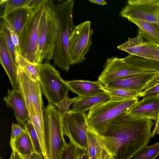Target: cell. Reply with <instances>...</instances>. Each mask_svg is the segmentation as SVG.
Segmentation results:
<instances>
[{
  "label": "cell",
  "instance_id": "obj_23",
  "mask_svg": "<svg viewBox=\"0 0 159 159\" xmlns=\"http://www.w3.org/2000/svg\"><path fill=\"white\" fill-rule=\"evenodd\" d=\"M87 152L90 159H102L105 152L100 146L93 132L89 128L87 134Z\"/></svg>",
  "mask_w": 159,
  "mask_h": 159
},
{
  "label": "cell",
  "instance_id": "obj_15",
  "mask_svg": "<svg viewBox=\"0 0 159 159\" xmlns=\"http://www.w3.org/2000/svg\"><path fill=\"white\" fill-rule=\"evenodd\" d=\"M0 62L6 72L13 90H20L18 76L19 65L13 59L3 34L0 33Z\"/></svg>",
  "mask_w": 159,
  "mask_h": 159
},
{
  "label": "cell",
  "instance_id": "obj_27",
  "mask_svg": "<svg viewBox=\"0 0 159 159\" xmlns=\"http://www.w3.org/2000/svg\"><path fill=\"white\" fill-rule=\"evenodd\" d=\"M0 22V33L3 35L7 47L14 61L18 64V55L11 40L9 31L5 25L4 20L1 19Z\"/></svg>",
  "mask_w": 159,
  "mask_h": 159
},
{
  "label": "cell",
  "instance_id": "obj_4",
  "mask_svg": "<svg viewBox=\"0 0 159 159\" xmlns=\"http://www.w3.org/2000/svg\"><path fill=\"white\" fill-rule=\"evenodd\" d=\"M44 130L47 159H59L67 144L64 137L62 120L54 105L43 110Z\"/></svg>",
  "mask_w": 159,
  "mask_h": 159
},
{
  "label": "cell",
  "instance_id": "obj_9",
  "mask_svg": "<svg viewBox=\"0 0 159 159\" xmlns=\"http://www.w3.org/2000/svg\"><path fill=\"white\" fill-rule=\"evenodd\" d=\"M86 111L77 112L69 109L62 120L64 135L70 141L83 151L87 149V134L89 128L87 122Z\"/></svg>",
  "mask_w": 159,
  "mask_h": 159
},
{
  "label": "cell",
  "instance_id": "obj_3",
  "mask_svg": "<svg viewBox=\"0 0 159 159\" xmlns=\"http://www.w3.org/2000/svg\"><path fill=\"white\" fill-rule=\"evenodd\" d=\"M20 90L27 108L29 120L37 133L43 151L44 159H47L44 130V116L42 90L39 80L31 78L19 66Z\"/></svg>",
  "mask_w": 159,
  "mask_h": 159
},
{
  "label": "cell",
  "instance_id": "obj_17",
  "mask_svg": "<svg viewBox=\"0 0 159 159\" xmlns=\"http://www.w3.org/2000/svg\"><path fill=\"white\" fill-rule=\"evenodd\" d=\"M3 100L7 106L13 110L18 124L24 125L29 120V113L24 97L20 91H7V95Z\"/></svg>",
  "mask_w": 159,
  "mask_h": 159
},
{
  "label": "cell",
  "instance_id": "obj_41",
  "mask_svg": "<svg viewBox=\"0 0 159 159\" xmlns=\"http://www.w3.org/2000/svg\"><path fill=\"white\" fill-rule=\"evenodd\" d=\"M102 159H116L114 157L108 154L106 151L103 155Z\"/></svg>",
  "mask_w": 159,
  "mask_h": 159
},
{
  "label": "cell",
  "instance_id": "obj_25",
  "mask_svg": "<svg viewBox=\"0 0 159 159\" xmlns=\"http://www.w3.org/2000/svg\"><path fill=\"white\" fill-rule=\"evenodd\" d=\"M19 66L31 78L39 80L42 65L34 64L27 61L20 54L18 55Z\"/></svg>",
  "mask_w": 159,
  "mask_h": 159
},
{
  "label": "cell",
  "instance_id": "obj_19",
  "mask_svg": "<svg viewBox=\"0 0 159 159\" xmlns=\"http://www.w3.org/2000/svg\"><path fill=\"white\" fill-rule=\"evenodd\" d=\"M10 143L12 150L10 159H23L25 156L35 152L29 135L25 129L17 138L11 139Z\"/></svg>",
  "mask_w": 159,
  "mask_h": 159
},
{
  "label": "cell",
  "instance_id": "obj_36",
  "mask_svg": "<svg viewBox=\"0 0 159 159\" xmlns=\"http://www.w3.org/2000/svg\"><path fill=\"white\" fill-rule=\"evenodd\" d=\"M23 159H44L42 154L34 152L24 157Z\"/></svg>",
  "mask_w": 159,
  "mask_h": 159
},
{
  "label": "cell",
  "instance_id": "obj_8",
  "mask_svg": "<svg viewBox=\"0 0 159 159\" xmlns=\"http://www.w3.org/2000/svg\"><path fill=\"white\" fill-rule=\"evenodd\" d=\"M42 93L48 104L53 105L68 95L69 88L59 71L49 62L42 65L39 78Z\"/></svg>",
  "mask_w": 159,
  "mask_h": 159
},
{
  "label": "cell",
  "instance_id": "obj_28",
  "mask_svg": "<svg viewBox=\"0 0 159 159\" xmlns=\"http://www.w3.org/2000/svg\"><path fill=\"white\" fill-rule=\"evenodd\" d=\"M24 127L29 135L35 152L43 154V151L38 136L33 125L29 120L25 124Z\"/></svg>",
  "mask_w": 159,
  "mask_h": 159
},
{
  "label": "cell",
  "instance_id": "obj_21",
  "mask_svg": "<svg viewBox=\"0 0 159 159\" xmlns=\"http://www.w3.org/2000/svg\"><path fill=\"white\" fill-rule=\"evenodd\" d=\"M139 28V34L146 39L151 43L159 46V25L151 22L139 20H129Z\"/></svg>",
  "mask_w": 159,
  "mask_h": 159
},
{
  "label": "cell",
  "instance_id": "obj_33",
  "mask_svg": "<svg viewBox=\"0 0 159 159\" xmlns=\"http://www.w3.org/2000/svg\"><path fill=\"white\" fill-rule=\"evenodd\" d=\"M159 93V83L145 91L142 92L139 97H142V99L156 95Z\"/></svg>",
  "mask_w": 159,
  "mask_h": 159
},
{
  "label": "cell",
  "instance_id": "obj_11",
  "mask_svg": "<svg viewBox=\"0 0 159 159\" xmlns=\"http://www.w3.org/2000/svg\"><path fill=\"white\" fill-rule=\"evenodd\" d=\"M157 72L133 65L125 57H113L106 60L104 69L98 77V80L104 85L109 82L127 76Z\"/></svg>",
  "mask_w": 159,
  "mask_h": 159
},
{
  "label": "cell",
  "instance_id": "obj_34",
  "mask_svg": "<svg viewBox=\"0 0 159 159\" xmlns=\"http://www.w3.org/2000/svg\"><path fill=\"white\" fill-rule=\"evenodd\" d=\"M25 129L19 124L13 123L12 124L11 139H14L19 137Z\"/></svg>",
  "mask_w": 159,
  "mask_h": 159
},
{
  "label": "cell",
  "instance_id": "obj_7",
  "mask_svg": "<svg viewBox=\"0 0 159 159\" xmlns=\"http://www.w3.org/2000/svg\"><path fill=\"white\" fill-rule=\"evenodd\" d=\"M46 1L34 9L33 15L20 34L19 54L29 61L39 63L38 49V26Z\"/></svg>",
  "mask_w": 159,
  "mask_h": 159
},
{
  "label": "cell",
  "instance_id": "obj_31",
  "mask_svg": "<svg viewBox=\"0 0 159 159\" xmlns=\"http://www.w3.org/2000/svg\"><path fill=\"white\" fill-rule=\"evenodd\" d=\"M80 98V97L78 96L70 98L67 95L62 101L55 104L57 111L60 116L62 121L65 114L68 110L70 105Z\"/></svg>",
  "mask_w": 159,
  "mask_h": 159
},
{
  "label": "cell",
  "instance_id": "obj_5",
  "mask_svg": "<svg viewBox=\"0 0 159 159\" xmlns=\"http://www.w3.org/2000/svg\"><path fill=\"white\" fill-rule=\"evenodd\" d=\"M138 101V98L121 101L110 99L93 107L87 115L89 129L95 133L101 132L113 119L128 111Z\"/></svg>",
  "mask_w": 159,
  "mask_h": 159
},
{
  "label": "cell",
  "instance_id": "obj_24",
  "mask_svg": "<svg viewBox=\"0 0 159 159\" xmlns=\"http://www.w3.org/2000/svg\"><path fill=\"white\" fill-rule=\"evenodd\" d=\"M102 89L108 94L110 99L116 100H124L139 97L138 93L124 89L111 88L103 85Z\"/></svg>",
  "mask_w": 159,
  "mask_h": 159
},
{
  "label": "cell",
  "instance_id": "obj_12",
  "mask_svg": "<svg viewBox=\"0 0 159 159\" xmlns=\"http://www.w3.org/2000/svg\"><path fill=\"white\" fill-rule=\"evenodd\" d=\"M120 16L129 21L139 20L159 22V0H129Z\"/></svg>",
  "mask_w": 159,
  "mask_h": 159
},
{
  "label": "cell",
  "instance_id": "obj_18",
  "mask_svg": "<svg viewBox=\"0 0 159 159\" xmlns=\"http://www.w3.org/2000/svg\"><path fill=\"white\" fill-rule=\"evenodd\" d=\"M66 82L70 90L79 96L89 97L106 93L102 89L103 85L98 80H77Z\"/></svg>",
  "mask_w": 159,
  "mask_h": 159
},
{
  "label": "cell",
  "instance_id": "obj_29",
  "mask_svg": "<svg viewBox=\"0 0 159 159\" xmlns=\"http://www.w3.org/2000/svg\"><path fill=\"white\" fill-rule=\"evenodd\" d=\"M83 152L70 141L62 151L59 159H77L79 155Z\"/></svg>",
  "mask_w": 159,
  "mask_h": 159
},
{
  "label": "cell",
  "instance_id": "obj_38",
  "mask_svg": "<svg viewBox=\"0 0 159 159\" xmlns=\"http://www.w3.org/2000/svg\"><path fill=\"white\" fill-rule=\"evenodd\" d=\"M90 2L104 6L107 5V2L104 0H89Z\"/></svg>",
  "mask_w": 159,
  "mask_h": 159
},
{
  "label": "cell",
  "instance_id": "obj_42",
  "mask_svg": "<svg viewBox=\"0 0 159 159\" xmlns=\"http://www.w3.org/2000/svg\"><path fill=\"white\" fill-rule=\"evenodd\" d=\"M155 96L158 97H159V93H157V94H156V95H155Z\"/></svg>",
  "mask_w": 159,
  "mask_h": 159
},
{
  "label": "cell",
  "instance_id": "obj_32",
  "mask_svg": "<svg viewBox=\"0 0 159 159\" xmlns=\"http://www.w3.org/2000/svg\"><path fill=\"white\" fill-rule=\"evenodd\" d=\"M5 25L8 30L11 40L18 55L20 52L19 40L18 35L15 32L11 25L6 20L3 19Z\"/></svg>",
  "mask_w": 159,
  "mask_h": 159
},
{
  "label": "cell",
  "instance_id": "obj_30",
  "mask_svg": "<svg viewBox=\"0 0 159 159\" xmlns=\"http://www.w3.org/2000/svg\"><path fill=\"white\" fill-rule=\"evenodd\" d=\"M30 0H6L1 19L15 10L27 6Z\"/></svg>",
  "mask_w": 159,
  "mask_h": 159
},
{
  "label": "cell",
  "instance_id": "obj_35",
  "mask_svg": "<svg viewBox=\"0 0 159 159\" xmlns=\"http://www.w3.org/2000/svg\"><path fill=\"white\" fill-rule=\"evenodd\" d=\"M46 1V0H30L27 6L34 10Z\"/></svg>",
  "mask_w": 159,
  "mask_h": 159
},
{
  "label": "cell",
  "instance_id": "obj_26",
  "mask_svg": "<svg viewBox=\"0 0 159 159\" xmlns=\"http://www.w3.org/2000/svg\"><path fill=\"white\" fill-rule=\"evenodd\" d=\"M159 155V142L146 145L136 152L129 159H155Z\"/></svg>",
  "mask_w": 159,
  "mask_h": 159
},
{
  "label": "cell",
  "instance_id": "obj_37",
  "mask_svg": "<svg viewBox=\"0 0 159 159\" xmlns=\"http://www.w3.org/2000/svg\"><path fill=\"white\" fill-rule=\"evenodd\" d=\"M156 134H159V115L157 120L155 122V125L152 132L151 138H153Z\"/></svg>",
  "mask_w": 159,
  "mask_h": 159
},
{
  "label": "cell",
  "instance_id": "obj_39",
  "mask_svg": "<svg viewBox=\"0 0 159 159\" xmlns=\"http://www.w3.org/2000/svg\"><path fill=\"white\" fill-rule=\"evenodd\" d=\"M155 60L157 61L159 63V46L155 45L154 50Z\"/></svg>",
  "mask_w": 159,
  "mask_h": 159
},
{
  "label": "cell",
  "instance_id": "obj_13",
  "mask_svg": "<svg viewBox=\"0 0 159 159\" xmlns=\"http://www.w3.org/2000/svg\"><path fill=\"white\" fill-rule=\"evenodd\" d=\"M159 74V72H154L129 75L109 82L104 86L133 91L140 94Z\"/></svg>",
  "mask_w": 159,
  "mask_h": 159
},
{
  "label": "cell",
  "instance_id": "obj_20",
  "mask_svg": "<svg viewBox=\"0 0 159 159\" xmlns=\"http://www.w3.org/2000/svg\"><path fill=\"white\" fill-rule=\"evenodd\" d=\"M34 10L27 6L22 7L11 12L2 19L8 23L19 36L31 17Z\"/></svg>",
  "mask_w": 159,
  "mask_h": 159
},
{
  "label": "cell",
  "instance_id": "obj_1",
  "mask_svg": "<svg viewBox=\"0 0 159 159\" xmlns=\"http://www.w3.org/2000/svg\"><path fill=\"white\" fill-rule=\"evenodd\" d=\"M127 111L113 119L101 132L92 130L101 147L116 159H129L152 138L153 121L135 117Z\"/></svg>",
  "mask_w": 159,
  "mask_h": 159
},
{
  "label": "cell",
  "instance_id": "obj_16",
  "mask_svg": "<svg viewBox=\"0 0 159 159\" xmlns=\"http://www.w3.org/2000/svg\"><path fill=\"white\" fill-rule=\"evenodd\" d=\"M155 44L143 41L142 36L139 34L118 46L117 48L133 55L150 59L155 60L154 51Z\"/></svg>",
  "mask_w": 159,
  "mask_h": 159
},
{
  "label": "cell",
  "instance_id": "obj_10",
  "mask_svg": "<svg viewBox=\"0 0 159 159\" xmlns=\"http://www.w3.org/2000/svg\"><path fill=\"white\" fill-rule=\"evenodd\" d=\"M93 30L89 20L75 26L69 39L68 56L70 65L83 62L92 44Z\"/></svg>",
  "mask_w": 159,
  "mask_h": 159
},
{
  "label": "cell",
  "instance_id": "obj_44",
  "mask_svg": "<svg viewBox=\"0 0 159 159\" xmlns=\"http://www.w3.org/2000/svg\"><path fill=\"white\" fill-rule=\"evenodd\" d=\"M0 159H3L1 158H0Z\"/></svg>",
  "mask_w": 159,
  "mask_h": 159
},
{
  "label": "cell",
  "instance_id": "obj_40",
  "mask_svg": "<svg viewBox=\"0 0 159 159\" xmlns=\"http://www.w3.org/2000/svg\"><path fill=\"white\" fill-rule=\"evenodd\" d=\"M77 159H90L86 152H83L78 156Z\"/></svg>",
  "mask_w": 159,
  "mask_h": 159
},
{
  "label": "cell",
  "instance_id": "obj_6",
  "mask_svg": "<svg viewBox=\"0 0 159 159\" xmlns=\"http://www.w3.org/2000/svg\"><path fill=\"white\" fill-rule=\"evenodd\" d=\"M55 29L54 15L51 0L44 3L38 26V49L39 63L49 62L54 58Z\"/></svg>",
  "mask_w": 159,
  "mask_h": 159
},
{
  "label": "cell",
  "instance_id": "obj_45",
  "mask_svg": "<svg viewBox=\"0 0 159 159\" xmlns=\"http://www.w3.org/2000/svg\"></svg>",
  "mask_w": 159,
  "mask_h": 159
},
{
  "label": "cell",
  "instance_id": "obj_43",
  "mask_svg": "<svg viewBox=\"0 0 159 159\" xmlns=\"http://www.w3.org/2000/svg\"><path fill=\"white\" fill-rule=\"evenodd\" d=\"M158 25H159V23H158Z\"/></svg>",
  "mask_w": 159,
  "mask_h": 159
},
{
  "label": "cell",
  "instance_id": "obj_22",
  "mask_svg": "<svg viewBox=\"0 0 159 159\" xmlns=\"http://www.w3.org/2000/svg\"><path fill=\"white\" fill-rule=\"evenodd\" d=\"M110 99L109 96L107 93L95 96L80 97V98L74 103L72 109L77 112L86 111Z\"/></svg>",
  "mask_w": 159,
  "mask_h": 159
},
{
  "label": "cell",
  "instance_id": "obj_2",
  "mask_svg": "<svg viewBox=\"0 0 159 159\" xmlns=\"http://www.w3.org/2000/svg\"><path fill=\"white\" fill-rule=\"evenodd\" d=\"M55 24L54 65L68 71L70 65L68 56L69 39L75 28L73 21V0L59 1L55 3L51 0Z\"/></svg>",
  "mask_w": 159,
  "mask_h": 159
},
{
  "label": "cell",
  "instance_id": "obj_14",
  "mask_svg": "<svg viewBox=\"0 0 159 159\" xmlns=\"http://www.w3.org/2000/svg\"><path fill=\"white\" fill-rule=\"evenodd\" d=\"M127 112L135 117L155 122L159 115V97L154 95L138 100Z\"/></svg>",
  "mask_w": 159,
  "mask_h": 159
}]
</instances>
